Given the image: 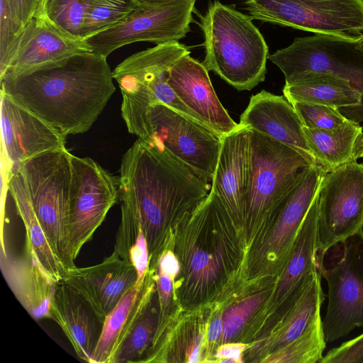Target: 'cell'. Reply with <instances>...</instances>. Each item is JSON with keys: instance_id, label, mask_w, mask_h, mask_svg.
I'll return each mask as SVG.
<instances>
[{"instance_id": "cell-1", "label": "cell", "mask_w": 363, "mask_h": 363, "mask_svg": "<svg viewBox=\"0 0 363 363\" xmlns=\"http://www.w3.org/2000/svg\"><path fill=\"white\" fill-rule=\"evenodd\" d=\"M118 179L121 213L140 225L150 267L168 246L177 225L207 197L211 184L169 153L139 139L123 155Z\"/></svg>"}, {"instance_id": "cell-2", "label": "cell", "mask_w": 363, "mask_h": 363, "mask_svg": "<svg viewBox=\"0 0 363 363\" xmlns=\"http://www.w3.org/2000/svg\"><path fill=\"white\" fill-rule=\"evenodd\" d=\"M0 79L1 93L65 138L89 130L116 91L107 57L94 52Z\"/></svg>"}, {"instance_id": "cell-3", "label": "cell", "mask_w": 363, "mask_h": 363, "mask_svg": "<svg viewBox=\"0 0 363 363\" xmlns=\"http://www.w3.org/2000/svg\"><path fill=\"white\" fill-rule=\"evenodd\" d=\"M237 230L211 190L177 225L174 243L182 272L178 291L184 304L194 306L213 298L235 274L242 253Z\"/></svg>"}, {"instance_id": "cell-4", "label": "cell", "mask_w": 363, "mask_h": 363, "mask_svg": "<svg viewBox=\"0 0 363 363\" xmlns=\"http://www.w3.org/2000/svg\"><path fill=\"white\" fill-rule=\"evenodd\" d=\"M204 37L203 65L239 91L251 90L265 79L269 48L250 16L211 2L199 15Z\"/></svg>"}, {"instance_id": "cell-5", "label": "cell", "mask_w": 363, "mask_h": 363, "mask_svg": "<svg viewBox=\"0 0 363 363\" xmlns=\"http://www.w3.org/2000/svg\"><path fill=\"white\" fill-rule=\"evenodd\" d=\"M121 111L138 139L169 153L211 182L221 145L213 130L158 101L144 106L123 99Z\"/></svg>"}, {"instance_id": "cell-6", "label": "cell", "mask_w": 363, "mask_h": 363, "mask_svg": "<svg viewBox=\"0 0 363 363\" xmlns=\"http://www.w3.org/2000/svg\"><path fill=\"white\" fill-rule=\"evenodd\" d=\"M71 156L66 147L48 151L18 171L49 245L66 270L76 267L70 244Z\"/></svg>"}, {"instance_id": "cell-7", "label": "cell", "mask_w": 363, "mask_h": 363, "mask_svg": "<svg viewBox=\"0 0 363 363\" xmlns=\"http://www.w3.org/2000/svg\"><path fill=\"white\" fill-rule=\"evenodd\" d=\"M248 128L250 174L244 229L258 230L271 225L301 176L313 165L292 147Z\"/></svg>"}, {"instance_id": "cell-8", "label": "cell", "mask_w": 363, "mask_h": 363, "mask_svg": "<svg viewBox=\"0 0 363 363\" xmlns=\"http://www.w3.org/2000/svg\"><path fill=\"white\" fill-rule=\"evenodd\" d=\"M318 269L328 287L323 329L332 342L363 327V230L330 248Z\"/></svg>"}, {"instance_id": "cell-9", "label": "cell", "mask_w": 363, "mask_h": 363, "mask_svg": "<svg viewBox=\"0 0 363 363\" xmlns=\"http://www.w3.org/2000/svg\"><path fill=\"white\" fill-rule=\"evenodd\" d=\"M268 59L284 73L285 81L303 72L330 73L350 81L363 94V50L359 46V35L314 34L296 38ZM349 119L363 121V97Z\"/></svg>"}, {"instance_id": "cell-10", "label": "cell", "mask_w": 363, "mask_h": 363, "mask_svg": "<svg viewBox=\"0 0 363 363\" xmlns=\"http://www.w3.org/2000/svg\"><path fill=\"white\" fill-rule=\"evenodd\" d=\"M252 19L313 34L363 33V0H246Z\"/></svg>"}, {"instance_id": "cell-11", "label": "cell", "mask_w": 363, "mask_h": 363, "mask_svg": "<svg viewBox=\"0 0 363 363\" xmlns=\"http://www.w3.org/2000/svg\"><path fill=\"white\" fill-rule=\"evenodd\" d=\"M318 264L326 252L363 229V164H345L325 175L318 192Z\"/></svg>"}, {"instance_id": "cell-12", "label": "cell", "mask_w": 363, "mask_h": 363, "mask_svg": "<svg viewBox=\"0 0 363 363\" xmlns=\"http://www.w3.org/2000/svg\"><path fill=\"white\" fill-rule=\"evenodd\" d=\"M189 53L185 45L174 42L157 45L125 59L113 71L123 99L145 106L161 102L206 126L167 83L169 68Z\"/></svg>"}, {"instance_id": "cell-13", "label": "cell", "mask_w": 363, "mask_h": 363, "mask_svg": "<svg viewBox=\"0 0 363 363\" xmlns=\"http://www.w3.org/2000/svg\"><path fill=\"white\" fill-rule=\"evenodd\" d=\"M196 1L138 4L125 20L84 40L94 52L106 57L118 48L136 42L157 45L179 42L190 31Z\"/></svg>"}, {"instance_id": "cell-14", "label": "cell", "mask_w": 363, "mask_h": 363, "mask_svg": "<svg viewBox=\"0 0 363 363\" xmlns=\"http://www.w3.org/2000/svg\"><path fill=\"white\" fill-rule=\"evenodd\" d=\"M69 227L75 259L119 199V179L89 157L72 154Z\"/></svg>"}, {"instance_id": "cell-15", "label": "cell", "mask_w": 363, "mask_h": 363, "mask_svg": "<svg viewBox=\"0 0 363 363\" xmlns=\"http://www.w3.org/2000/svg\"><path fill=\"white\" fill-rule=\"evenodd\" d=\"M1 131L7 179L17 173L26 160L65 147L66 138L3 93Z\"/></svg>"}, {"instance_id": "cell-16", "label": "cell", "mask_w": 363, "mask_h": 363, "mask_svg": "<svg viewBox=\"0 0 363 363\" xmlns=\"http://www.w3.org/2000/svg\"><path fill=\"white\" fill-rule=\"evenodd\" d=\"M137 281L135 268L114 252L98 264L68 269L62 280L89 304L103 322Z\"/></svg>"}, {"instance_id": "cell-17", "label": "cell", "mask_w": 363, "mask_h": 363, "mask_svg": "<svg viewBox=\"0 0 363 363\" xmlns=\"http://www.w3.org/2000/svg\"><path fill=\"white\" fill-rule=\"evenodd\" d=\"M250 174L249 128L240 125L221 138L211 191L218 196L238 230L244 229Z\"/></svg>"}, {"instance_id": "cell-18", "label": "cell", "mask_w": 363, "mask_h": 363, "mask_svg": "<svg viewBox=\"0 0 363 363\" xmlns=\"http://www.w3.org/2000/svg\"><path fill=\"white\" fill-rule=\"evenodd\" d=\"M167 83L179 98L219 137L240 127L218 99L208 69L190 54L182 56L169 68Z\"/></svg>"}, {"instance_id": "cell-19", "label": "cell", "mask_w": 363, "mask_h": 363, "mask_svg": "<svg viewBox=\"0 0 363 363\" xmlns=\"http://www.w3.org/2000/svg\"><path fill=\"white\" fill-rule=\"evenodd\" d=\"M318 194L293 242L280 272L272 297V306L286 313L320 273L318 266Z\"/></svg>"}, {"instance_id": "cell-20", "label": "cell", "mask_w": 363, "mask_h": 363, "mask_svg": "<svg viewBox=\"0 0 363 363\" xmlns=\"http://www.w3.org/2000/svg\"><path fill=\"white\" fill-rule=\"evenodd\" d=\"M89 52L93 51L84 38L73 35L57 26L46 13L35 15L26 26L18 50L2 77Z\"/></svg>"}, {"instance_id": "cell-21", "label": "cell", "mask_w": 363, "mask_h": 363, "mask_svg": "<svg viewBox=\"0 0 363 363\" xmlns=\"http://www.w3.org/2000/svg\"><path fill=\"white\" fill-rule=\"evenodd\" d=\"M326 173L320 164L308 168L269 225L272 230L269 236L264 238L259 251L261 256L267 255L277 262L280 272Z\"/></svg>"}, {"instance_id": "cell-22", "label": "cell", "mask_w": 363, "mask_h": 363, "mask_svg": "<svg viewBox=\"0 0 363 363\" xmlns=\"http://www.w3.org/2000/svg\"><path fill=\"white\" fill-rule=\"evenodd\" d=\"M239 124L292 147L312 165L318 164L306 140L303 125L284 96L264 90L252 96Z\"/></svg>"}, {"instance_id": "cell-23", "label": "cell", "mask_w": 363, "mask_h": 363, "mask_svg": "<svg viewBox=\"0 0 363 363\" xmlns=\"http://www.w3.org/2000/svg\"><path fill=\"white\" fill-rule=\"evenodd\" d=\"M2 274L13 294L35 320L50 318L52 301L58 285L45 271L32 246L25 242L21 255L1 253Z\"/></svg>"}, {"instance_id": "cell-24", "label": "cell", "mask_w": 363, "mask_h": 363, "mask_svg": "<svg viewBox=\"0 0 363 363\" xmlns=\"http://www.w3.org/2000/svg\"><path fill=\"white\" fill-rule=\"evenodd\" d=\"M51 319L61 328L81 359L93 363L104 322L68 285L60 282L50 308Z\"/></svg>"}, {"instance_id": "cell-25", "label": "cell", "mask_w": 363, "mask_h": 363, "mask_svg": "<svg viewBox=\"0 0 363 363\" xmlns=\"http://www.w3.org/2000/svg\"><path fill=\"white\" fill-rule=\"evenodd\" d=\"M283 94L291 104L306 102L337 108L348 119L363 97L350 81L317 72L301 73L285 81Z\"/></svg>"}, {"instance_id": "cell-26", "label": "cell", "mask_w": 363, "mask_h": 363, "mask_svg": "<svg viewBox=\"0 0 363 363\" xmlns=\"http://www.w3.org/2000/svg\"><path fill=\"white\" fill-rule=\"evenodd\" d=\"M150 278L148 270L144 279L128 290L106 317L93 363H111L141 308Z\"/></svg>"}, {"instance_id": "cell-27", "label": "cell", "mask_w": 363, "mask_h": 363, "mask_svg": "<svg viewBox=\"0 0 363 363\" xmlns=\"http://www.w3.org/2000/svg\"><path fill=\"white\" fill-rule=\"evenodd\" d=\"M160 308L150 272L141 308L111 363L141 362L152 346L160 323Z\"/></svg>"}, {"instance_id": "cell-28", "label": "cell", "mask_w": 363, "mask_h": 363, "mask_svg": "<svg viewBox=\"0 0 363 363\" xmlns=\"http://www.w3.org/2000/svg\"><path fill=\"white\" fill-rule=\"evenodd\" d=\"M7 187L14 200L18 213L24 223L26 242L32 246L39 262L49 277L57 284L61 282L67 271L49 245L33 208L20 172L7 179Z\"/></svg>"}, {"instance_id": "cell-29", "label": "cell", "mask_w": 363, "mask_h": 363, "mask_svg": "<svg viewBox=\"0 0 363 363\" xmlns=\"http://www.w3.org/2000/svg\"><path fill=\"white\" fill-rule=\"evenodd\" d=\"M303 132L317 161L328 173L351 162L354 149L362 128L352 120L347 121L335 132L306 128Z\"/></svg>"}, {"instance_id": "cell-30", "label": "cell", "mask_w": 363, "mask_h": 363, "mask_svg": "<svg viewBox=\"0 0 363 363\" xmlns=\"http://www.w3.org/2000/svg\"><path fill=\"white\" fill-rule=\"evenodd\" d=\"M320 279V272L296 303L279 318L270 345L272 353L298 339L321 318L320 308L325 295L322 289Z\"/></svg>"}, {"instance_id": "cell-31", "label": "cell", "mask_w": 363, "mask_h": 363, "mask_svg": "<svg viewBox=\"0 0 363 363\" xmlns=\"http://www.w3.org/2000/svg\"><path fill=\"white\" fill-rule=\"evenodd\" d=\"M116 238L113 252L130 263L137 271V282L142 281L149 269L150 257L147 240L140 225L130 215L121 213Z\"/></svg>"}, {"instance_id": "cell-32", "label": "cell", "mask_w": 363, "mask_h": 363, "mask_svg": "<svg viewBox=\"0 0 363 363\" xmlns=\"http://www.w3.org/2000/svg\"><path fill=\"white\" fill-rule=\"evenodd\" d=\"M326 341L319 319L301 336L284 348L272 353V359L268 362L316 363L323 358Z\"/></svg>"}, {"instance_id": "cell-33", "label": "cell", "mask_w": 363, "mask_h": 363, "mask_svg": "<svg viewBox=\"0 0 363 363\" xmlns=\"http://www.w3.org/2000/svg\"><path fill=\"white\" fill-rule=\"evenodd\" d=\"M138 6L137 0H92L85 18L83 38L121 23Z\"/></svg>"}, {"instance_id": "cell-34", "label": "cell", "mask_w": 363, "mask_h": 363, "mask_svg": "<svg viewBox=\"0 0 363 363\" xmlns=\"http://www.w3.org/2000/svg\"><path fill=\"white\" fill-rule=\"evenodd\" d=\"M91 1L48 0L46 13L54 23L66 31L84 38L85 18Z\"/></svg>"}, {"instance_id": "cell-35", "label": "cell", "mask_w": 363, "mask_h": 363, "mask_svg": "<svg viewBox=\"0 0 363 363\" xmlns=\"http://www.w3.org/2000/svg\"><path fill=\"white\" fill-rule=\"evenodd\" d=\"M268 291L248 296L230 306L223 315V333L220 342H230L239 335L245 323L267 298Z\"/></svg>"}, {"instance_id": "cell-36", "label": "cell", "mask_w": 363, "mask_h": 363, "mask_svg": "<svg viewBox=\"0 0 363 363\" xmlns=\"http://www.w3.org/2000/svg\"><path fill=\"white\" fill-rule=\"evenodd\" d=\"M291 104L306 128L335 132L348 119L335 107L306 102Z\"/></svg>"}, {"instance_id": "cell-37", "label": "cell", "mask_w": 363, "mask_h": 363, "mask_svg": "<svg viewBox=\"0 0 363 363\" xmlns=\"http://www.w3.org/2000/svg\"><path fill=\"white\" fill-rule=\"evenodd\" d=\"M0 77L6 72L19 46L26 27L13 18L6 0H0Z\"/></svg>"}, {"instance_id": "cell-38", "label": "cell", "mask_w": 363, "mask_h": 363, "mask_svg": "<svg viewBox=\"0 0 363 363\" xmlns=\"http://www.w3.org/2000/svg\"><path fill=\"white\" fill-rule=\"evenodd\" d=\"M320 363H363V333L330 350Z\"/></svg>"}, {"instance_id": "cell-39", "label": "cell", "mask_w": 363, "mask_h": 363, "mask_svg": "<svg viewBox=\"0 0 363 363\" xmlns=\"http://www.w3.org/2000/svg\"><path fill=\"white\" fill-rule=\"evenodd\" d=\"M13 20L26 27L34 18L40 0H6Z\"/></svg>"}, {"instance_id": "cell-40", "label": "cell", "mask_w": 363, "mask_h": 363, "mask_svg": "<svg viewBox=\"0 0 363 363\" xmlns=\"http://www.w3.org/2000/svg\"><path fill=\"white\" fill-rule=\"evenodd\" d=\"M247 347L248 345L243 343H223L218 348L215 357L220 362H242V353Z\"/></svg>"}, {"instance_id": "cell-41", "label": "cell", "mask_w": 363, "mask_h": 363, "mask_svg": "<svg viewBox=\"0 0 363 363\" xmlns=\"http://www.w3.org/2000/svg\"><path fill=\"white\" fill-rule=\"evenodd\" d=\"M223 333V317L220 312L217 313L209 323L207 331L208 345L211 348L220 341Z\"/></svg>"}, {"instance_id": "cell-42", "label": "cell", "mask_w": 363, "mask_h": 363, "mask_svg": "<svg viewBox=\"0 0 363 363\" xmlns=\"http://www.w3.org/2000/svg\"><path fill=\"white\" fill-rule=\"evenodd\" d=\"M354 158L356 161L359 158H363V133L357 139L354 149Z\"/></svg>"}, {"instance_id": "cell-43", "label": "cell", "mask_w": 363, "mask_h": 363, "mask_svg": "<svg viewBox=\"0 0 363 363\" xmlns=\"http://www.w3.org/2000/svg\"><path fill=\"white\" fill-rule=\"evenodd\" d=\"M178 0H137L138 4L145 5H162L167 4Z\"/></svg>"}, {"instance_id": "cell-44", "label": "cell", "mask_w": 363, "mask_h": 363, "mask_svg": "<svg viewBox=\"0 0 363 363\" xmlns=\"http://www.w3.org/2000/svg\"><path fill=\"white\" fill-rule=\"evenodd\" d=\"M48 1V0H40V5L35 13V15H41L46 13V6Z\"/></svg>"}, {"instance_id": "cell-45", "label": "cell", "mask_w": 363, "mask_h": 363, "mask_svg": "<svg viewBox=\"0 0 363 363\" xmlns=\"http://www.w3.org/2000/svg\"><path fill=\"white\" fill-rule=\"evenodd\" d=\"M359 46L363 50V33L359 35Z\"/></svg>"}]
</instances>
